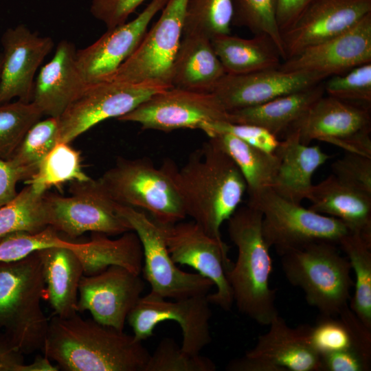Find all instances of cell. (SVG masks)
<instances>
[{"label": "cell", "instance_id": "obj_4", "mask_svg": "<svg viewBox=\"0 0 371 371\" xmlns=\"http://www.w3.org/2000/svg\"><path fill=\"white\" fill-rule=\"evenodd\" d=\"M37 251L0 262V328L27 355L42 350L49 325L41 306L47 293Z\"/></svg>", "mask_w": 371, "mask_h": 371}, {"label": "cell", "instance_id": "obj_40", "mask_svg": "<svg viewBox=\"0 0 371 371\" xmlns=\"http://www.w3.org/2000/svg\"><path fill=\"white\" fill-rule=\"evenodd\" d=\"M208 357L183 352L175 340L164 338L150 354L144 371H215Z\"/></svg>", "mask_w": 371, "mask_h": 371}, {"label": "cell", "instance_id": "obj_37", "mask_svg": "<svg viewBox=\"0 0 371 371\" xmlns=\"http://www.w3.org/2000/svg\"><path fill=\"white\" fill-rule=\"evenodd\" d=\"M58 135V117H48L45 120H40L28 130L21 144L7 160L23 170L29 180L43 159L57 144Z\"/></svg>", "mask_w": 371, "mask_h": 371}, {"label": "cell", "instance_id": "obj_34", "mask_svg": "<svg viewBox=\"0 0 371 371\" xmlns=\"http://www.w3.org/2000/svg\"><path fill=\"white\" fill-rule=\"evenodd\" d=\"M338 246L346 254L355 273L354 294L348 306L371 329V244L350 232Z\"/></svg>", "mask_w": 371, "mask_h": 371}, {"label": "cell", "instance_id": "obj_41", "mask_svg": "<svg viewBox=\"0 0 371 371\" xmlns=\"http://www.w3.org/2000/svg\"><path fill=\"white\" fill-rule=\"evenodd\" d=\"M328 78L323 82L327 95L370 106L371 63L359 65L347 72Z\"/></svg>", "mask_w": 371, "mask_h": 371}, {"label": "cell", "instance_id": "obj_45", "mask_svg": "<svg viewBox=\"0 0 371 371\" xmlns=\"http://www.w3.org/2000/svg\"><path fill=\"white\" fill-rule=\"evenodd\" d=\"M146 0H91L90 12L107 29L126 22Z\"/></svg>", "mask_w": 371, "mask_h": 371}, {"label": "cell", "instance_id": "obj_35", "mask_svg": "<svg viewBox=\"0 0 371 371\" xmlns=\"http://www.w3.org/2000/svg\"><path fill=\"white\" fill-rule=\"evenodd\" d=\"M90 179L82 170L80 152L69 143L58 142L41 162L32 177L24 183L38 192H45L52 187L59 188L67 182Z\"/></svg>", "mask_w": 371, "mask_h": 371}, {"label": "cell", "instance_id": "obj_50", "mask_svg": "<svg viewBox=\"0 0 371 371\" xmlns=\"http://www.w3.org/2000/svg\"><path fill=\"white\" fill-rule=\"evenodd\" d=\"M228 371H283L281 368L265 361L246 356L234 359L225 367Z\"/></svg>", "mask_w": 371, "mask_h": 371}, {"label": "cell", "instance_id": "obj_18", "mask_svg": "<svg viewBox=\"0 0 371 371\" xmlns=\"http://www.w3.org/2000/svg\"><path fill=\"white\" fill-rule=\"evenodd\" d=\"M168 0H150L134 19L107 29L90 45L76 51L78 67L87 84L109 79L135 52L151 20Z\"/></svg>", "mask_w": 371, "mask_h": 371}, {"label": "cell", "instance_id": "obj_15", "mask_svg": "<svg viewBox=\"0 0 371 371\" xmlns=\"http://www.w3.org/2000/svg\"><path fill=\"white\" fill-rule=\"evenodd\" d=\"M117 120L163 132L181 128L202 131L210 123L226 121L227 112L212 93L170 87L152 95Z\"/></svg>", "mask_w": 371, "mask_h": 371}, {"label": "cell", "instance_id": "obj_2", "mask_svg": "<svg viewBox=\"0 0 371 371\" xmlns=\"http://www.w3.org/2000/svg\"><path fill=\"white\" fill-rule=\"evenodd\" d=\"M42 351L65 371H144L150 354L133 335L78 313L53 315Z\"/></svg>", "mask_w": 371, "mask_h": 371}, {"label": "cell", "instance_id": "obj_30", "mask_svg": "<svg viewBox=\"0 0 371 371\" xmlns=\"http://www.w3.org/2000/svg\"><path fill=\"white\" fill-rule=\"evenodd\" d=\"M308 342L320 356L348 349L371 357V329L345 306L337 315H322L313 326L306 324Z\"/></svg>", "mask_w": 371, "mask_h": 371}, {"label": "cell", "instance_id": "obj_49", "mask_svg": "<svg viewBox=\"0 0 371 371\" xmlns=\"http://www.w3.org/2000/svg\"><path fill=\"white\" fill-rule=\"evenodd\" d=\"M25 363L23 354L3 333H0V371H20Z\"/></svg>", "mask_w": 371, "mask_h": 371}, {"label": "cell", "instance_id": "obj_25", "mask_svg": "<svg viewBox=\"0 0 371 371\" xmlns=\"http://www.w3.org/2000/svg\"><path fill=\"white\" fill-rule=\"evenodd\" d=\"M274 153L279 157V167L271 188L296 203L307 199L315 172L331 157L319 146L302 144L293 131L286 134Z\"/></svg>", "mask_w": 371, "mask_h": 371}, {"label": "cell", "instance_id": "obj_38", "mask_svg": "<svg viewBox=\"0 0 371 371\" xmlns=\"http://www.w3.org/2000/svg\"><path fill=\"white\" fill-rule=\"evenodd\" d=\"M43 115L32 102L16 100L0 104V158L8 159Z\"/></svg>", "mask_w": 371, "mask_h": 371}, {"label": "cell", "instance_id": "obj_6", "mask_svg": "<svg viewBox=\"0 0 371 371\" xmlns=\"http://www.w3.org/2000/svg\"><path fill=\"white\" fill-rule=\"evenodd\" d=\"M98 180L115 203L144 211L160 225L187 216L164 164L158 168L146 158L118 157Z\"/></svg>", "mask_w": 371, "mask_h": 371}, {"label": "cell", "instance_id": "obj_14", "mask_svg": "<svg viewBox=\"0 0 371 371\" xmlns=\"http://www.w3.org/2000/svg\"><path fill=\"white\" fill-rule=\"evenodd\" d=\"M207 295L170 301L149 292L140 297L128 313L126 321L133 329L134 337L140 341L153 336L155 327L161 322L175 321L182 330L181 350L198 355L212 341L210 328L212 311Z\"/></svg>", "mask_w": 371, "mask_h": 371}, {"label": "cell", "instance_id": "obj_5", "mask_svg": "<svg viewBox=\"0 0 371 371\" xmlns=\"http://www.w3.org/2000/svg\"><path fill=\"white\" fill-rule=\"evenodd\" d=\"M337 246L314 242L280 256L289 282L301 289L307 304L322 315H337L348 304L354 287L350 262Z\"/></svg>", "mask_w": 371, "mask_h": 371}, {"label": "cell", "instance_id": "obj_27", "mask_svg": "<svg viewBox=\"0 0 371 371\" xmlns=\"http://www.w3.org/2000/svg\"><path fill=\"white\" fill-rule=\"evenodd\" d=\"M225 74L210 38L198 34L182 35L172 67V87L210 93Z\"/></svg>", "mask_w": 371, "mask_h": 371}, {"label": "cell", "instance_id": "obj_29", "mask_svg": "<svg viewBox=\"0 0 371 371\" xmlns=\"http://www.w3.org/2000/svg\"><path fill=\"white\" fill-rule=\"evenodd\" d=\"M80 260L85 276H92L108 267L117 265L140 275L143 267V251L134 231H129L116 239L98 232L85 243H76L72 249Z\"/></svg>", "mask_w": 371, "mask_h": 371}, {"label": "cell", "instance_id": "obj_32", "mask_svg": "<svg viewBox=\"0 0 371 371\" xmlns=\"http://www.w3.org/2000/svg\"><path fill=\"white\" fill-rule=\"evenodd\" d=\"M209 137L214 138L234 161L245 181L249 197L272 187L279 167L276 153L251 146L229 133H215Z\"/></svg>", "mask_w": 371, "mask_h": 371}, {"label": "cell", "instance_id": "obj_7", "mask_svg": "<svg viewBox=\"0 0 371 371\" xmlns=\"http://www.w3.org/2000/svg\"><path fill=\"white\" fill-rule=\"evenodd\" d=\"M247 205L262 213V232L266 244L279 256L314 242L337 246L350 233L337 218L317 213L300 203L290 201L272 188L249 197Z\"/></svg>", "mask_w": 371, "mask_h": 371}, {"label": "cell", "instance_id": "obj_51", "mask_svg": "<svg viewBox=\"0 0 371 371\" xmlns=\"http://www.w3.org/2000/svg\"><path fill=\"white\" fill-rule=\"evenodd\" d=\"M51 360L46 356L37 355L30 364L24 363L20 371H58V366L53 365Z\"/></svg>", "mask_w": 371, "mask_h": 371}, {"label": "cell", "instance_id": "obj_44", "mask_svg": "<svg viewBox=\"0 0 371 371\" xmlns=\"http://www.w3.org/2000/svg\"><path fill=\"white\" fill-rule=\"evenodd\" d=\"M202 131L208 137L215 133H229L251 146L271 153L276 152L280 143V139L267 129L251 124L218 121L206 125Z\"/></svg>", "mask_w": 371, "mask_h": 371}, {"label": "cell", "instance_id": "obj_39", "mask_svg": "<svg viewBox=\"0 0 371 371\" xmlns=\"http://www.w3.org/2000/svg\"><path fill=\"white\" fill-rule=\"evenodd\" d=\"M232 25L246 27L254 35L268 36L284 60L281 33L276 21L278 0H232Z\"/></svg>", "mask_w": 371, "mask_h": 371}, {"label": "cell", "instance_id": "obj_23", "mask_svg": "<svg viewBox=\"0 0 371 371\" xmlns=\"http://www.w3.org/2000/svg\"><path fill=\"white\" fill-rule=\"evenodd\" d=\"M269 330L258 337L254 348L245 356L271 363L283 371H319V355L310 345L306 324L290 327L276 315Z\"/></svg>", "mask_w": 371, "mask_h": 371}, {"label": "cell", "instance_id": "obj_8", "mask_svg": "<svg viewBox=\"0 0 371 371\" xmlns=\"http://www.w3.org/2000/svg\"><path fill=\"white\" fill-rule=\"evenodd\" d=\"M69 190V196L44 194L49 226L59 234L76 238L87 232L115 236L133 231L98 179L71 182Z\"/></svg>", "mask_w": 371, "mask_h": 371}, {"label": "cell", "instance_id": "obj_26", "mask_svg": "<svg viewBox=\"0 0 371 371\" xmlns=\"http://www.w3.org/2000/svg\"><path fill=\"white\" fill-rule=\"evenodd\" d=\"M52 246L38 250L46 287V300L53 315L62 318L76 315L78 289L84 275L82 264L72 249L76 246Z\"/></svg>", "mask_w": 371, "mask_h": 371}, {"label": "cell", "instance_id": "obj_20", "mask_svg": "<svg viewBox=\"0 0 371 371\" xmlns=\"http://www.w3.org/2000/svg\"><path fill=\"white\" fill-rule=\"evenodd\" d=\"M370 12L371 0H315L281 34L285 60L348 31Z\"/></svg>", "mask_w": 371, "mask_h": 371}, {"label": "cell", "instance_id": "obj_16", "mask_svg": "<svg viewBox=\"0 0 371 371\" xmlns=\"http://www.w3.org/2000/svg\"><path fill=\"white\" fill-rule=\"evenodd\" d=\"M140 275L113 265L102 272L81 278L78 313L88 311L95 322L123 331L130 311L144 289Z\"/></svg>", "mask_w": 371, "mask_h": 371}, {"label": "cell", "instance_id": "obj_42", "mask_svg": "<svg viewBox=\"0 0 371 371\" xmlns=\"http://www.w3.org/2000/svg\"><path fill=\"white\" fill-rule=\"evenodd\" d=\"M73 243L63 239L51 226L36 234L14 233L0 240V262L18 260L41 249L52 246H70Z\"/></svg>", "mask_w": 371, "mask_h": 371}, {"label": "cell", "instance_id": "obj_48", "mask_svg": "<svg viewBox=\"0 0 371 371\" xmlns=\"http://www.w3.org/2000/svg\"><path fill=\"white\" fill-rule=\"evenodd\" d=\"M315 0H278L276 21L282 34L289 28Z\"/></svg>", "mask_w": 371, "mask_h": 371}, {"label": "cell", "instance_id": "obj_33", "mask_svg": "<svg viewBox=\"0 0 371 371\" xmlns=\"http://www.w3.org/2000/svg\"><path fill=\"white\" fill-rule=\"evenodd\" d=\"M44 194L26 185L12 201L0 207V240L16 232L36 234L49 226Z\"/></svg>", "mask_w": 371, "mask_h": 371}, {"label": "cell", "instance_id": "obj_43", "mask_svg": "<svg viewBox=\"0 0 371 371\" xmlns=\"http://www.w3.org/2000/svg\"><path fill=\"white\" fill-rule=\"evenodd\" d=\"M333 175L339 181L371 195V157L345 152L331 166Z\"/></svg>", "mask_w": 371, "mask_h": 371}, {"label": "cell", "instance_id": "obj_19", "mask_svg": "<svg viewBox=\"0 0 371 371\" xmlns=\"http://www.w3.org/2000/svg\"><path fill=\"white\" fill-rule=\"evenodd\" d=\"M1 43L0 104L14 98L32 102L35 74L54 45L52 38L20 24L8 28Z\"/></svg>", "mask_w": 371, "mask_h": 371}, {"label": "cell", "instance_id": "obj_46", "mask_svg": "<svg viewBox=\"0 0 371 371\" xmlns=\"http://www.w3.org/2000/svg\"><path fill=\"white\" fill-rule=\"evenodd\" d=\"M319 371H369L371 357L355 349L324 354L319 356Z\"/></svg>", "mask_w": 371, "mask_h": 371}, {"label": "cell", "instance_id": "obj_24", "mask_svg": "<svg viewBox=\"0 0 371 371\" xmlns=\"http://www.w3.org/2000/svg\"><path fill=\"white\" fill-rule=\"evenodd\" d=\"M309 209L343 222L352 234L371 244V195L339 181L333 174L313 185Z\"/></svg>", "mask_w": 371, "mask_h": 371}, {"label": "cell", "instance_id": "obj_9", "mask_svg": "<svg viewBox=\"0 0 371 371\" xmlns=\"http://www.w3.org/2000/svg\"><path fill=\"white\" fill-rule=\"evenodd\" d=\"M117 212L137 235L143 251L142 272L150 285V293L166 299L207 295L214 286L199 273L181 270L168 250L162 228L144 211L117 204Z\"/></svg>", "mask_w": 371, "mask_h": 371}, {"label": "cell", "instance_id": "obj_52", "mask_svg": "<svg viewBox=\"0 0 371 371\" xmlns=\"http://www.w3.org/2000/svg\"><path fill=\"white\" fill-rule=\"evenodd\" d=\"M1 53H0V72H1Z\"/></svg>", "mask_w": 371, "mask_h": 371}, {"label": "cell", "instance_id": "obj_1", "mask_svg": "<svg viewBox=\"0 0 371 371\" xmlns=\"http://www.w3.org/2000/svg\"><path fill=\"white\" fill-rule=\"evenodd\" d=\"M164 164L186 216L210 236L223 240L221 225L238 208L247 191L243 176L232 158L209 137L180 169L170 160Z\"/></svg>", "mask_w": 371, "mask_h": 371}, {"label": "cell", "instance_id": "obj_21", "mask_svg": "<svg viewBox=\"0 0 371 371\" xmlns=\"http://www.w3.org/2000/svg\"><path fill=\"white\" fill-rule=\"evenodd\" d=\"M371 63V12L348 31L281 63L285 71H315L330 77Z\"/></svg>", "mask_w": 371, "mask_h": 371}, {"label": "cell", "instance_id": "obj_12", "mask_svg": "<svg viewBox=\"0 0 371 371\" xmlns=\"http://www.w3.org/2000/svg\"><path fill=\"white\" fill-rule=\"evenodd\" d=\"M168 87L152 82L104 80L87 84L58 117V142L70 143L105 120L131 111L152 95Z\"/></svg>", "mask_w": 371, "mask_h": 371}, {"label": "cell", "instance_id": "obj_31", "mask_svg": "<svg viewBox=\"0 0 371 371\" xmlns=\"http://www.w3.org/2000/svg\"><path fill=\"white\" fill-rule=\"evenodd\" d=\"M213 49L226 74H242L278 68L281 54L268 36L243 38L231 34L211 38Z\"/></svg>", "mask_w": 371, "mask_h": 371}, {"label": "cell", "instance_id": "obj_47", "mask_svg": "<svg viewBox=\"0 0 371 371\" xmlns=\"http://www.w3.org/2000/svg\"><path fill=\"white\" fill-rule=\"evenodd\" d=\"M27 180L28 176L23 170L14 166L8 160L0 158V207L16 196L17 183Z\"/></svg>", "mask_w": 371, "mask_h": 371}, {"label": "cell", "instance_id": "obj_10", "mask_svg": "<svg viewBox=\"0 0 371 371\" xmlns=\"http://www.w3.org/2000/svg\"><path fill=\"white\" fill-rule=\"evenodd\" d=\"M188 0H168L135 52L107 80L171 85L172 63L183 35Z\"/></svg>", "mask_w": 371, "mask_h": 371}, {"label": "cell", "instance_id": "obj_3", "mask_svg": "<svg viewBox=\"0 0 371 371\" xmlns=\"http://www.w3.org/2000/svg\"><path fill=\"white\" fill-rule=\"evenodd\" d=\"M262 218L260 210L246 205L227 221L238 256L226 276L239 312L260 325L269 326L279 313L276 291L269 284L272 260L262 236Z\"/></svg>", "mask_w": 371, "mask_h": 371}, {"label": "cell", "instance_id": "obj_36", "mask_svg": "<svg viewBox=\"0 0 371 371\" xmlns=\"http://www.w3.org/2000/svg\"><path fill=\"white\" fill-rule=\"evenodd\" d=\"M232 16V0H188L183 34H202L210 39L229 34Z\"/></svg>", "mask_w": 371, "mask_h": 371}, {"label": "cell", "instance_id": "obj_17", "mask_svg": "<svg viewBox=\"0 0 371 371\" xmlns=\"http://www.w3.org/2000/svg\"><path fill=\"white\" fill-rule=\"evenodd\" d=\"M328 78L315 71H285L279 67L242 74H226L210 93L225 111L230 112L309 88Z\"/></svg>", "mask_w": 371, "mask_h": 371}, {"label": "cell", "instance_id": "obj_22", "mask_svg": "<svg viewBox=\"0 0 371 371\" xmlns=\"http://www.w3.org/2000/svg\"><path fill=\"white\" fill-rule=\"evenodd\" d=\"M74 45L63 40L43 65L34 85L32 102L43 115L59 117L87 85L76 59Z\"/></svg>", "mask_w": 371, "mask_h": 371}, {"label": "cell", "instance_id": "obj_13", "mask_svg": "<svg viewBox=\"0 0 371 371\" xmlns=\"http://www.w3.org/2000/svg\"><path fill=\"white\" fill-rule=\"evenodd\" d=\"M161 226L172 260L192 267L212 281L216 291L207 295L208 301L224 311H229L234 299L226 276V271L233 264L228 257L229 246L223 240L208 235L193 220Z\"/></svg>", "mask_w": 371, "mask_h": 371}, {"label": "cell", "instance_id": "obj_28", "mask_svg": "<svg viewBox=\"0 0 371 371\" xmlns=\"http://www.w3.org/2000/svg\"><path fill=\"white\" fill-rule=\"evenodd\" d=\"M324 81L309 88L286 94L261 104L227 112V122L262 127L282 138L325 93Z\"/></svg>", "mask_w": 371, "mask_h": 371}, {"label": "cell", "instance_id": "obj_11", "mask_svg": "<svg viewBox=\"0 0 371 371\" xmlns=\"http://www.w3.org/2000/svg\"><path fill=\"white\" fill-rule=\"evenodd\" d=\"M309 145L319 140L344 150L371 157L370 106L322 96L288 131Z\"/></svg>", "mask_w": 371, "mask_h": 371}]
</instances>
